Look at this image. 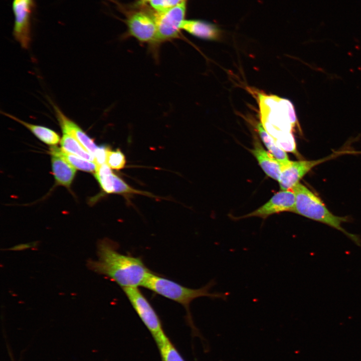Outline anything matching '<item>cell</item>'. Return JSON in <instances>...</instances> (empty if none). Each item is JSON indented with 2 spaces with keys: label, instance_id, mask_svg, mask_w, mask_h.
<instances>
[{
  "label": "cell",
  "instance_id": "7a4b0ae2",
  "mask_svg": "<svg viewBox=\"0 0 361 361\" xmlns=\"http://www.w3.org/2000/svg\"><path fill=\"white\" fill-rule=\"evenodd\" d=\"M261 123L276 144L286 152H296L292 131L298 125L293 104L275 95L259 93Z\"/></svg>",
  "mask_w": 361,
  "mask_h": 361
},
{
  "label": "cell",
  "instance_id": "d6986e66",
  "mask_svg": "<svg viewBox=\"0 0 361 361\" xmlns=\"http://www.w3.org/2000/svg\"><path fill=\"white\" fill-rule=\"evenodd\" d=\"M113 174L111 168L106 164L97 165L94 175L101 189L107 194H114Z\"/></svg>",
  "mask_w": 361,
  "mask_h": 361
},
{
  "label": "cell",
  "instance_id": "ba28073f",
  "mask_svg": "<svg viewBox=\"0 0 361 361\" xmlns=\"http://www.w3.org/2000/svg\"><path fill=\"white\" fill-rule=\"evenodd\" d=\"M33 3L26 0H14L13 11L15 17L14 36L21 47L29 48L31 41V16Z\"/></svg>",
  "mask_w": 361,
  "mask_h": 361
},
{
  "label": "cell",
  "instance_id": "603a6c76",
  "mask_svg": "<svg viewBox=\"0 0 361 361\" xmlns=\"http://www.w3.org/2000/svg\"><path fill=\"white\" fill-rule=\"evenodd\" d=\"M185 0H150L151 6L157 12H162L169 10Z\"/></svg>",
  "mask_w": 361,
  "mask_h": 361
},
{
  "label": "cell",
  "instance_id": "8992f818",
  "mask_svg": "<svg viewBox=\"0 0 361 361\" xmlns=\"http://www.w3.org/2000/svg\"><path fill=\"white\" fill-rule=\"evenodd\" d=\"M186 2L184 1L175 7L162 12H157L154 17L156 26V46L165 41L178 38L181 25L184 20Z\"/></svg>",
  "mask_w": 361,
  "mask_h": 361
},
{
  "label": "cell",
  "instance_id": "2e32d148",
  "mask_svg": "<svg viewBox=\"0 0 361 361\" xmlns=\"http://www.w3.org/2000/svg\"><path fill=\"white\" fill-rule=\"evenodd\" d=\"M60 144L61 148L64 151L95 162L94 156L75 138L69 134L63 132Z\"/></svg>",
  "mask_w": 361,
  "mask_h": 361
},
{
  "label": "cell",
  "instance_id": "3957f363",
  "mask_svg": "<svg viewBox=\"0 0 361 361\" xmlns=\"http://www.w3.org/2000/svg\"><path fill=\"white\" fill-rule=\"evenodd\" d=\"M292 190L295 196L294 213L335 229L357 246H361L359 236L348 232L342 227L343 223L348 221L346 217L333 214L318 196L300 182Z\"/></svg>",
  "mask_w": 361,
  "mask_h": 361
},
{
  "label": "cell",
  "instance_id": "6da1fadb",
  "mask_svg": "<svg viewBox=\"0 0 361 361\" xmlns=\"http://www.w3.org/2000/svg\"><path fill=\"white\" fill-rule=\"evenodd\" d=\"M97 248L98 259L88 261V268L122 289L142 287L152 273L141 258L120 253L116 243L109 239L99 241Z\"/></svg>",
  "mask_w": 361,
  "mask_h": 361
},
{
  "label": "cell",
  "instance_id": "5b68a950",
  "mask_svg": "<svg viewBox=\"0 0 361 361\" xmlns=\"http://www.w3.org/2000/svg\"><path fill=\"white\" fill-rule=\"evenodd\" d=\"M123 290L155 342L167 337L158 314L139 288H126Z\"/></svg>",
  "mask_w": 361,
  "mask_h": 361
},
{
  "label": "cell",
  "instance_id": "9c48e42d",
  "mask_svg": "<svg viewBox=\"0 0 361 361\" xmlns=\"http://www.w3.org/2000/svg\"><path fill=\"white\" fill-rule=\"evenodd\" d=\"M128 34L140 43L151 45L155 50L156 26L154 17L144 12H136L127 20Z\"/></svg>",
  "mask_w": 361,
  "mask_h": 361
},
{
  "label": "cell",
  "instance_id": "ffe728a7",
  "mask_svg": "<svg viewBox=\"0 0 361 361\" xmlns=\"http://www.w3.org/2000/svg\"><path fill=\"white\" fill-rule=\"evenodd\" d=\"M156 343L161 361H186L167 336Z\"/></svg>",
  "mask_w": 361,
  "mask_h": 361
},
{
  "label": "cell",
  "instance_id": "277c9868",
  "mask_svg": "<svg viewBox=\"0 0 361 361\" xmlns=\"http://www.w3.org/2000/svg\"><path fill=\"white\" fill-rule=\"evenodd\" d=\"M215 284V281L213 280L200 288L192 289L152 272L142 287L181 304L186 310L190 322H192L190 305L194 299L204 296L212 299H227L228 292H210Z\"/></svg>",
  "mask_w": 361,
  "mask_h": 361
},
{
  "label": "cell",
  "instance_id": "ac0fdd59",
  "mask_svg": "<svg viewBox=\"0 0 361 361\" xmlns=\"http://www.w3.org/2000/svg\"><path fill=\"white\" fill-rule=\"evenodd\" d=\"M256 128L262 142L269 152L280 161L283 165L288 162L290 160L286 152L276 144L274 139L265 130L262 123H258Z\"/></svg>",
  "mask_w": 361,
  "mask_h": 361
},
{
  "label": "cell",
  "instance_id": "8fae6325",
  "mask_svg": "<svg viewBox=\"0 0 361 361\" xmlns=\"http://www.w3.org/2000/svg\"><path fill=\"white\" fill-rule=\"evenodd\" d=\"M53 106L62 132L73 136L94 156L99 146L75 122L64 114L57 105L53 104Z\"/></svg>",
  "mask_w": 361,
  "mask_h": 361
},
{
  "label": "cell",
  "instance_id": "7c38bea8",
  "mask_svg": "<svg viewBox=\"0 0 361 361\" xmlns=\"http://www.w3.org/2000/svg\"><path fill=\"white\" fill-rule=\"evenodd\" d=\"M181 29L194 37L207 41H218L223 37V31L217 25L204 20H184Z\"/></svg>",
  "mask_w": 361,
  "mask_h": 361
},
{
  "label": "cell",
  "instance_id": "30bf717a",
  "mask_svg": "<svg viewBox=\"0 0 361 361\" xmlns=\"http://www.w3.org/2000/svg\"><path fill=\"white\" fill-rule=\"evenodd\" d=\"M295 204V196L293 190H281L264 205L239 219L255 217L265 219L272 215L283 212L294 213Z\"/></svg>",
  "mask_w": 361,
  "mask_h": 361
},
{
  "label": "cell",
  "instance_id": "44dd1931",
  "mask_svg": "<svg viewBox=\"0 0 361 361\" xmlns=\"http://www.w3.org/2000/svg\"><path fill=\"white\" fill-rule=\"evenodd\" d=\"M113 189L114 194H116L125 196L137 194L148 196L149 197L157 198L150 193L136 190L132 188L115 173L113 174Z\"/></svg>",
  "mask_w": 361,
  "mask_h": 361
},
{
  "label": "cell",
  "instance_id": "d4e9b609",
  "mask_svg": "<svg viewBox=\"0 0 361 361\" xmlns=\"http://www.w3.org/2000/svg\"><path fill=\"white\" fill-rule=\"evenodd\" d=\"M26 1H28V2H30V3H33V0H26Z\"/></svg>",
  "mask_w": 361,
  "mask_h": 361
},
{
  "label": "cell",
  "instance_id": "7402d4cb",
  "mask_svg": "<svg viewBox=\"0 0 361 361\" xmlns=\"http://www.w3.org/2000/svg\"><path fill=\"white\" fill-rule=\"evenodd\" d=\"M126 162L125 156L119 149L115 150L108 149L106 163L111 169L116 170L123 169L125 166Z\"/></svg>",
  "mask_w": 361,
  "mask_h": 361
},
{
  "label": "cell",
  "instance_id": "4fadbf2b",
  "mask_svg": "<svg viewBox=\"0 0 361 361\" xmlns=\"http://www.w3.org/2000/svg\"><path fill=\"white\" fill-rule=\"evenodd\" d=\"M251 152L264 172L270 177L278 181L283 164L264 149L258 138L254 140Z\"/></svg>",
  "mask_w": 361,
  "mask_h": 361
},
{
  "label": "cell",
  "instance_id": "5bb4252c",
  "mask_svg": "<svg viewBox=\"0 0 361 361\" xmlns=\"http://www.w3.org/2000/svg\"><path fill=\"white\" fill-rule=\"evenodd\" d=\"M53 173L57 183L69 188L76 174V168L58 154L50 153Z\"/></svg>",
  "mask_w": 361,
  "mask_h": 361
},
{
  "label": "cell",
  "instance_id": "484cf974",
  "mask_svg": "<svg viewBox=\"0 0 361 361\" xmlns=\"http://www.w3.org/2000/svg\"><path fill=\"white\" fill-rule=\"evenodd\" d=\"M142 1H150V0H142Z\"/></svg>",
  "mask_w": 361,
  "mask_h": 361
},
{
  "label": "cell",
  "instance_id": "cb8c5ba5",
  "mask_svg": "<svg viewBox=\"0 0 361 361\" xmlns=\"http://www.w3.org/2000/svg\"><path fill=\"white\" fill-rule=\"evenodd\" d=\"M109 148L104 145L99 146L94 154L95 162L97 165L106 163L107 151Z\"/></svg>",
  "mask_w": 361,
  "mask_h": 361
},
{
  "label": "cell",
  "instance_id": "e0dca14e",
  "mask_svg": "<svg viewBox=\"0 0 361 361\" xmlns=\"http://www.w3.org/2000/svg\"><path fill=\"white\" fill-rule=\"evenodd\" d=\"M50 153L59 155L75 168L86 172H95L97 165L93 161L64 151L61 148L52 146Z\"/></svg>",
  "mask_w": 361,
  "mask_h": 361
},
{
  "label": "cell",
  "instance_id": "52a82bcc",
  "mask_svg": "<svg viewBox=\"0 0 361 361\" xmlns=\"http://www.w3.org/2000/svg\"><path fill=\"white\" fill-rule=\"evenodd\" d=\"M348 151H337L325 157L313 160H290L282 165L281 172L278 179L280 188L282 191H286L296 186L299 180L313 167L326 160L331 159Z\"/></svg>",
  "mask_w": 361,
  "mask_h": 361
},
{
  "label": "cell",
  "instance_id": "9a60e30c",
  "mask_svg": "<svg viewBox=\"0 0 361 361\" xmlns=\"http://www.w3.org/2000/svg\"><path fill=\"white\" fill-rule=\"evenodd\" d=\"M3 114L24 126L39 140L48 145H55L60 142L61 138L59 135L49 128L24 121L13 115L6 112H4Z\"/></svg>",
  "mask_w": 361,
  "mask_h": 361
}]
</instances>
